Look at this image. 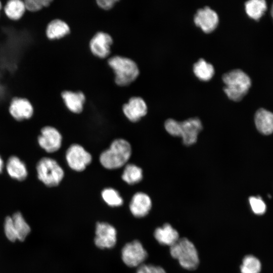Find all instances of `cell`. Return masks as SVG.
<instances>
[{
    "label": "cell",
    "mask_w": 273,
    "mask_h": 273,
    "mask_svg": "<svg viewBox=\"0 0 273 273\" xmlns=\"http://www.w3.org/2000/svg\"><path fill=\"white\" fill-rule=\"evenodd\" d=\"M255 123L258 131L268 135L273 132V113L265 110L259 109L255 115Z\"/></svg>",
    "instance_id": "44dd1931"
},
{
    "label": "cell",
    "mask_w": 273,
    "mask_h": 273,
    "mask_svg": "<svg viewBox=\"0 0 273 273\" xmlns=\"http://www.w3.org/2000/svg\"><path fill=\"white\" fill-rule=\"evenodd\" d=\"M108 63L115 73V82L118 85H129L139 75L137 64L129 58L115 56L108 60Z\"/></svg>",
    "instance_id": "3957f363"
},
{
    "label": "cell",
    "mask_w": 273,
    "mask_h": 273,
    "mask_svg": "<svg viewBox=\"0 0 273 273\" xmlns=\"http://www.w3.org/2000/svg\"><path fill=\"white\" fill-rule=\"evenodd\" d=\"M164 127L166 130L171 135L181 136L180 122L169 118L165 122Z\"/></svg>",
    "instance_id": "f546056e"
},
{
    "label": "cell",
    "mask_w": 273,
    "mask_h": 273,
    "mask_svg": "<svg viewBox=\"0 0 273 273\" xmlns=\"http://www.w3.org/2000/svg\"><path fill=\"white\" fill-rule=\"evenodd\" d=\"M117 2V0H98L96 1L97 5L105 10L112 8Z\"/></svg>",
    "instance_id": "d6a6232c"
},
{
    "label": "cell",
    "mask_w": 273,
    "mask_h": 273,
    "mask_svg": "<svg viewBox=\"0 0 273 273\" xmlns=\"http://www.w3.org/2000/svg\"><path fill=\"white\" fill-rule=\"evenodd\" d=\"M4 168V162L0 156V173H2Z\"/></svg>",
    "instance_id": "836d02e7"
},
{
    "label": "cell",
    "mask_w": 273,
    "mask_h": 273,
    "mask_svg": "<svg viewBox=\"0 0 273 273\" xmlns=\"http://www.w3.org/2000/svg\"><path fill=\"white\" fill-rule=\"evenodd\" d=\"M249 201L254 213L261 215L265 213L266 209V205L260 197H250Z\"/></svg>",
    "instance_id": "f1b7e54d"
},
{
    "label": "cell",
    "mask_w": 273,
    "mask_h": 273,
    "mask_svg": "<svg viewBox=\"0 0 273 273\" xmlns=\"http://www.w3.org/2000/svg\"><path fill=\"white\" fill-rule=\"evenodd\" d=\"M65 156L69 166L77 171L84 170L92 161L91 154L78 144H71L67 149Z\"/></svg>",
    "instance_id": "8992f818"
},
{
    "label": "cell",
    "mask_w": 273,
    "mask_h": 273,
    "mask_svg": "<svg viewBox=\"0 0 273 273\" xmlns=\"http://www.w3.org/2000/svg\"><path fill=\"white\" fill-rule=\"evenodd\" d=\"M121 255L123 261L129 267H139L148 256L147 251L136 240L126 244L122 249Z\"/></svg>",
    "instance_id": "52a82bcc"
},
{
    "label": "cell",
    "mask_w": 273,
    "mask_h": 273,
    "mask_svg": "<svg viewBox=\"0 0 273 273\" xmlns=\"http://www.w3.org/2000/svg\"><path fill=\"white\" fill-rule=\"evenodd\" d=\"M26 10L31 13H36L44 8L49 7L52 0H25L24 1Z\"/></svg>",
    "instance_id": "83f0119b"
},
{
    "label": "cell",
    "mask_w": 273,
    "mask_h": 273,
    "mask_svg": "<svg viewBox=\"0 0 273 273\" xmlns=\"http://www.w3.org/2000/svg\"><path fill=\"white\" fill-rule=\"evenodd\" d=\"M70 31L68 25L59 19L51 20L47 24L45 30L46 37L50 40L61 38L68 34Z\"/></svg>",
    "instance_id": "ffe728a7"
},
{
    "label": "cell",
    "mask_w": 273,
    "mask_h": 273,
    "mask_svg": "<svg viewBox=\"0 0 273 273\" xmlns=\"http://www.w3.org/2000/svg\"><path fill=\"white\" fill-rule=\"evenodd\" d=\"M152 207L150 197L143 192H137L132 196L129 209L133 216L142 217L148 214Z\"/></svg>",
    "instance_id": "9a60e30c"
},
{
    "label": "cell",
    "mask_w": 273,
    "mask_h": 273,
    "mask_svg": "<svg viewBox=\"0 0 273 273\" xmlns=\"http://www.w3.org/2000/svg\"><path fill=\"white\" fill-rule=\"evenodd\" d=\"M121 178L128 184L134 185L142 180L143 170L135 164H127L125 166Z\"/></svg>",
    "instance_id": "cb8c5ba5"
},
{
    "label": "cell",
    "mask_w": 273,
    "mask_h": 273,
    "mask_svg": "<svg viewBox=\"0 0 273 273\" xmlns=\"http://www.w3.org/2000/svg\"><path fill=\"white\" fill-rule=\"evenodd\" d=\"M95 234L94 242L96 245L100 248H111L116 243V230L113 225L108 223L97 222Z\"/></svg>",
    "instance_id": "9c48e42d"
},
{
    "label": "cell",
    "mask_w": 273,
    "mask_h": 273,
    "mask_svg": "<svg viewBox=\"0 0 273 273\" xmlns=\"http://www.w3.org/2000/svg\"><path fill=\"white\" fill-rule=\"evenodd\" d=\"M222 78L225 84L223 90L228 97L234 101L242 100L251 85L249 76L240 69L225 73Z\"/></svg>",
    "instance_id": "7a4b0ae2"
},
{
    "label": "cell",
    "mask_w": 273,
    "mask_h": 273,
    "mask_svg": "<svg viewBox=\"0 0 273 273\" xmlns=\"http://www.w3.org/2000/svg\"><path fill=\"white\" fill-rule=\"evenodd\" d=\"M101 195L104 201L110 206L118 207L123 203V199L119 192L113 188H107L103 189Z\"/></svg>",
    "instance_id": "4316f807"
},
{
    "label": "cell",
    "mask_w": 273,
    "mask_h": 273,
    "mask_svg": "<svg viewBox=\"0 0 273 273\" xmlns=\"http://www.w3.org/2000/svg\"><path fill=\"white\" fill-rule=\"evenodd\" d=\"M62 136L56 128L51 126H46L40 130L37 138L40 147L48 153L58 151L61 147Z\"/></svg>",
    "instance_id": "ba28073f"
},
{
    "label": "cell",
    "mask_w": 273,
    "mask_h": 273,
    "mask_svg": "<svg viewBox=\"0 0 273 273\" xmlns=\"http://www.w3.org/2000/svg\"><path fill=\"white\" fill-rule=\"evenodd\" d=\"M270 13H271V17H272V18L273 19V4H272V6H271Z\"/></svg>",
    "instance_id": "d590c367"
},
{
    "label": "cell",
    "mask_w": 273,
    "mask_h": 273,
    "mask_svg": "<svg viewBox=\"0 0 273 273\" xmlns=\"http://www.w3.org/2000/svg\"><path fill=\"white\" fill-rule=\"evenodd\" d=\"M241 273H260L261 263L259 259L252 255L245 256L240 266Z\"/></svg>",
    "instance_id": "484cf974"
},
{
    "label": "cell",
    "mask_w": 273,
    "mask_h": 273,
    "mask_svg": "<svg viewBox=\"0 0 273 273\" xmlns=\"http://www.w3.org/2000/svg\"><path fill=\"white\" fill-rule=\"evenodd\" d=\"M170 253L185 269L194 270L199 265V258L197 249L193 243L186 238H179L170 246Z\"/></svg>",
    "instance_id": "277c9868"
},
{
    "label": "cell",
    "mask_w": 273,
    "mask_h": 273,
    "mask_svg": "<svg viewBox=\"0 0 273 273\" xmlns=\"http://www.w3.org/2000/svg\"><path fill=\"white\" fill-rule=\"evenodd\" d=\"M36 167L38 178L47 187L58 186L64 177L63 169L52 158L42 157L37 163Z\"/></svg>",
    "instance_id": "5b68a950"
},
{
    "label": "cell",
    "mask_w": 273,
    "mask_h": 273,
    "mask_svg": "<svg viewBox=\"0 0 273 273\" xmlns=\"http://www.w3.org/2000/svg\"><path fill=\"white\" fill-rule=\"evenodd\" d=\"M61 97L66 106L72 112L80 113L82 111L85 101L82 92L64 90L62 92Z\"/></svg>",
    "instance_id": "2e32d148"
},
{
    "label": "cell",
    "mask_w": 273,
    "mask_h": 273,
    "mask_svg": "<svg viewBox=\"0 0 273 273\" xmlns=\"http://www.w3.org/2000/svg\"><path fill=\"white\" fill-rule=\"evenodd\" d=\"M194 21L205 32L214 30L219 22L217 13L208 6L199 9L194 17Z\"/></svg>",
    "instance_id": "8fae6325"
},
{
    "label": "cell",
    "mask_w": 273,
    "mask_h": 273,
    "mask_svg": "<svg viewBox=\"0 0 273 273\" xmlns=\"http://www.w3.org/2000/svg\"><path fill=\"white\" fill-rule=\"evenodd\" d=\"M245 9L249 17L258 20L267 9L266 3L264 0H250L245 3Z\"/></svg>",
    "instance_id": "603a6c76"
},
{
    "label": "cell",
    "mask_w": 273,
    "mask_h": 273,
    "mask_svg": "<svg viewBox=\"0 0 273 273\" xmlns=\"http://www.w3.org/2000/svg\"><path fill=\"white\" fill-rule=\"evenodd\" d=\"M8 110L11 116L19 121L30 119L34 113L31 102L26 98L18 96L12 98Z\"/></svg>",
    "instance_id": "30bf717a"
},
{
    "label": "cell",
    "mask_w": 273,
    "mask_h": 273,
    "mask_svg": "<svg viewBox=\"0 0 273 273\" xmlns=\"http://www.w3.org/2000/svg\"><path fill=\"white\" fill-rule=\"evenodd\" d=\"M2 3L4 14L11 21H19L26 11L24 1L9 0L2 1Z\"/></svg>",
    "instance_id": "d6986e66"
},
{
    "label": "cell",
    "mask_w": 273,
    "mask_h": 273,
    "mask_svg": "<svg viewBox=\"0 0 273 273\" xmlns=\"http://www.w3.org/2000/svg\"><path fill=\"white\" fill-rule=\"evenodd\" d=\"M135 273H166L161 266L151 264H142L139 266Z\"/></svg>",
    "instance_id": "1f68e13d"
},
{
    "label": "cell",
    "mask_w": 273,
    "mask_h": 273,
    "mask_svg": "<svg viewBox=\"0 0 273 273\" xmlns=\"http://www.w3.org/2000/svg\"><path fill=\"white\" fill-rule=\"evenodd\" d=\"M154 236L160 244L170 247L179 239L177 231L169 223H165L162 227L157 228L154 231Z\"/></svg>",
    "instance_id": "ac0fdd59"
},
{
    "label": "cell",
    "mask_w": 273,
    "mask_h": 273,
    "mask_svg": "<svg viewBox=\"0 0 273 273\" xmlns=\"http://www.w3.org/2000/svg\"><path fill=\"white\" fill-rule=\"evenodd\" d=\"M4 231L7 238L10 241L15 242L18 240L12 217L7 216L6 217L4 223Z\"/></svg>",
    "instance_id": "4dcf8cb0"
},
{
    "label": "cell",
    "mask_w": 273,
    "mask_h": 273,
    "mask_svg": "<svg viewBox=\"0 0 273 273\" xmlns=\"http://www.w3.org/2000/svg\"><path fill=\"white\" fill-rule=\"evenodd\" d=\"M17 236V239L23 241L31 231L29 225L20 212H17L12 216Z\"/></svg>",
    "instance_id": "d4e9b609"
},
{
    "label": "cell",
    "mask_w": 273,
    "mask_h": 273,
    "mask_svg": "<svg viewBox=\"0 0 273 273\" xmlns=\"http://www.w3.org/2000/svg\"><path fill=\"white\" fill-rule=\"evenodd\" d=\"M147 106L143 98L132 97L128 103L123 105L122 111L125 116L131 122L139 121L147 113Z\"/></svg>",
    "instance_id": "4fadbf2b"
},
{
    "label": "cell",
    "mask_w": 273,
    "mask_h": 273,
    "mask_svg": "<svg viewBox=\"0 0 273 273\" xmlns=\"http://www.w3.org/2000/svg\"><path fill=\"white\" fill-rule=\"evenodd\" d=\"M195 75L200 80L207 81L214 75L213 66L203 58L199 59L193 65Z\"/></svg>",
    "instance_id": "7402d4cb"
},
{
    "label": "cell",
    "mask_w": 273,
    "mask_h": 273,
    "mask_svg": "<svg viewBox=\"0 0 273 273\" xmlns=\"http://www.w3.org/2000/svg\"><path fill=\"white\" fill-rule=\"evenodd\" d=\"M112 43L113 39L110 35L106 32L100 31L97 32L90 39L89 48L95 56L105 58L110 54Z\"/></svg>",
    "instance_id": "7c38bea8"
},
{
    "label": "cell",
    "mask_w": 273,
    "mask_h": 273,
    "mask_svg": "<svg viewBox=\"0 0 273 273\" xmlns=\"http://www.w3.org/2000/svg\"><path fill=\"white\" fill-rule=\"evenodd\" d=\"M130 143L125 139L113 140L110 147L103 151L99 157L101 164L109 169L119 168L125 164L131 155Z\"/></svg>",
    "instance_id": "6da1fadb"
},
{
    "label": "cell",
    "mask_w": 273,
    "mask_h": 273,
    "mask_svg": "<svg viewBox=\"0 0 273 273\" xmlns=\"http://www.w3.org/2000/svg\"><path fill=\"white\" fill-rule=\"evenodd\" d=\"M3 9V3L2 1H0V16H1V12Z\"/></svg>",
    "instance_id": "e575fe53"
},
{
    "label": "cell",
    "mask_w": 273,
    "mask_h": 273,
    "mask_svg": "<svg viewBox=\"0 0 273 273\" xmlns=\"http://www.w3.org/2000/svg\"><path fill=\"white\" fill-rule=\"evenodd\" d=\"M181 136L183 143L190 146L195 143L198 135L202 129L201 120L197 117L189 118L180 122Z\"/></svg>",
    "instance_id": "5bb4252c"
},
{
    "label": "cell",
    "mask_w": 273,
    "mask_h": 273,
    "mask_svg": "<svg viewBox=\"0 0 273 273\" xmlns=\"http://www.w3.org/2000/svg\"><path fill=\"white\" fill-rule=\"evenodd\" d=\"M6 166L9 175L14 179L22 181L28 175L25 164L16 156H12L9 158Z\"/></svg>",
    "instance_id": "e0dca14e"
}]
</instances>
